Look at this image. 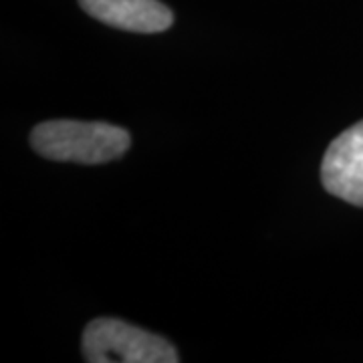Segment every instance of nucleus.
<instances>
[{"instance_id":"nucleus-1","label":"nucleus","mask_w":363,"mask_h":363,"mask_svg":"<svg viewBox=\"0 0 363 363\" xmlns=\"http://www.w3.org/2000/svg\"><path fill=\"white\" fill-rule=\"evenodd\" d=\"M30 145L47 160L97 166L123 156L131 138L128 130L104 121L55 119L30 131Z\"/></svg>"},{"instance_id":"nucleus-2","label":"nucleus","mask_w":363,"mask_h":363,"mask_svg":"<svg viewBox=\"0 0 363 363\" xmlns=\"http://www.w3.org/2000/svg\"><path fill=\"white\" fill-rule=\"evenodd\" d=\"M83 357L89 363H176L178 351L168 339L121 319H93L83 333Z\"/></svg>"},{"instance_id":"nucleus-3","label":"nucleus","mask_w":363,"mask_h":363,"mask_svg":"<svg viewBox=\"0 0 363 363\" xmlns=\"http://www.w3.org/2000/svg\"><path fill=\"white\" fill-rule=\"evenodd\" d=\"M321 182L331 196L363 208V121L329 143L321 164Z\"/></svg>"},{"instance_id":"nucleus-4","label":"nucleus","mask_w":363,"mask_h":363,"mask_svg":"<svg viewBox=\"0 0 363 363\" xmlns=\"http://www.w3.org/2000/svg\"><path fill=\"white\" fill-rule=\"evenodd\" d=\"M95 21L130 33H162L172 26L174 14L160 0H79Z\"/></svg>"}]
</instances>
